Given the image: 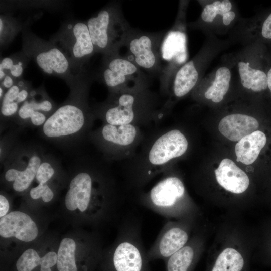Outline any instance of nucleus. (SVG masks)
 <instances>
[{
  "instance_id": "obj_16",
  "label": "nucleus",
  "mask_w": 271,
  "mask_h": 271,
  "mask_svg": "<svg viewBox=\"0 0 271 271\" xmlns=\"http://www.w3.org/2000/svg\"><path fill=\"white\" fill-rule=\"evenodd\" d=\"M215 174L219 184L230 192L240 194L248 187L249 180L247 174L229 159L222 160Z\"/></svg>"
},
{
  "instance_id": "obj_36",
  "label": "nucleus",
  "mask_w": 271,
  "mask_h": 271,
  "mask_svg": "<svg viewBox=\"0 0 271 271\" xmlns=\"http://www.w3.org/2000/svg\"><path fill=\"white\" fill-rule=\"evenodd\" d=\"M261 34L266 39H271V14L264 21L262 27Z\"/></svg>"
},
{
  "instance_id": "obj_27",
  "label": "nucleus",
  "mask_w": 271,
  "mask_h": 271,
  "mask_svg": "<svg viewBox=\"0 0 271 271\" xmlns=\"http://www.w3.org/2000/svg\"><path fill=\"white\" fill-rule=\"evenodd\" d=\"M41 258L38 252L33 248L26 249L18 258L16 263L18 271H32L41 265Z\"/></svg>"
},
{
  "instance_id": "obj_30",
  "label": "nucleus",
  "mask_w": 271,
  "mask_h": 271,
  "mask_svg": "<svg viewBox=\"0 0 271 271\" xmlns=\"http://www.w3.org/2000/svg\"><path fill=\"white\" fill-rule=\"evenodd\" d=\"M30 195L33 199L42 198L46 203L50 202L54 197V193L50 187L46 184L41 183L31 189Z\"/></svg>"
},
{
  "instance_id": "obj_8",
  "label": "nucleus",
  "mask_w": 271,
  "mask_h": 271,
  "mask_svg": "<svg viewBox=\"0 0 271 271\" xmlns=\"http://www.w3.org/2000/svg\"><path fill=\"white\" fill-rule=\"evenodd\" d=\"M23 52L33 59L45 74L66 80L75 79L72 67L65 54L51 42L46 41L33 33L24 31Z\"/></svg>"
},
{
  "instance_id": "obj_11",
  "label": "nucleus",
  "mask_w": 271,
  "mask_h": 271,
  "mask_svg": "<svg viewBox=\"0 0 271 271\" xmlns=\"http://www.w3.org/2000/svg\"><path fill=\"white\" fill-rule=\"evenodd\" d=\"M120 51L103 56L99 79L109 93L143 83H150L146 73Z\"/></svg>"
},
{
  "instance_id": "obj_42",
  "label": "nucleus",
  "mask_w": 271,
  "mask_h": 271,
  "mask_svg": "<svg viewBox=\"0 0 271 271\" xmlns=\"http://www.w3.org/2000/svg\"><path fill=\"white\" fill-rule=\"evenodd\" d=\"M3 95V89L2 86L0 88V97L2 98V96Z\"/></svg>"
},
{
  "instance_id": "obj_31",
  "label": "nucleus",
  "mask_w": 271,
  "mask_h": 271,
  "mask_svg": "<svg viewBox=\"0 0 271 271\" xmlns=\"http://www.w3.org/2000/svg\"><path fill=\"white\" fill-rule=\"evenodd\" d=\"M13 58V64L6 75H9L16 79H21L26 65V59L28 58L23 53V55L22 57H14Z\"/></svg>"
},
{
  "instance_id": "obj_33",
  "label": "nucleus",
  "mask_w": 271,
  "mask_h": 271,
  "mask_svg": "<svg viewBox=\"0 0 271 271\" xmlns=\"http://www.w3.org/2000/svg\"><path fill=\"white\" fill-rule=\"evenodd\" d=\"M57 253L49 251L42 257L40 271H52L51 268L57 264Z\"/></svg>"
},
{
  "instance_id": "obj_34",
  "label": "nucleus",
  "mask_w": 271,
  "mask_h": 271,
  "mask_svg": "<svg viewBox=\"0 0 271 271\" xmlns=\"http://www.w3.org/2000/svg\"><path fill=\"white\" fill-rule=\"evenodd\" d=\"M28 102L30 106L35 111L48 112L52 108L51 102L47 100H43L40 102H37L34 100L28 101Z\"/></svg>"
},
{
  "instance_id": "obj_26",
  "label": "nucleus",
  "mask_w": 271,
  "mask_h": 271,
  "mask_svg": "<svg viewBox=\"0 0 271 271\" xmlns=\"http://www.w3.org/2000/svg\"><path fill=\"white\" fill-rule=\"evenodd\" d=\"M232 4L228 0L216 1L213 3L207 5L201 13L202 19L206 22H212L216 15L224 14L230 11Z\"/></svg>"
},
{
  "instance_id": "obj_10",
  "label": "nucleus",
  "mask_w": 271,
  "mask_h": 271,
  "mask_svg": "<svg viewBox=\"0 0 271 271\" xmlns=\"http://www.w3.org/2000/svg\"><path fill=\"white\" fill-rule=\"evenodd\" d=\"M51 42L65 54L73 69L81 70L96 53L86 22L67 23Z\"/></svg>"
},
{
  "instance_id": "obj_38",
  "label": "nucleus",
  "mask_w": 271,
  "mask_h": 271,
  "mask_svg": "<svg viewBox=\"0 0 271 271\" xmlns=\"http://www.w3.org/2000/svg\"><path fill=\"white\" fill-rule=\"evenodd\" d=\"M16 79L14 78L13 77L9 75H6L4 78L1 81L2 86L6 88L10 89L14 85L15 82V80Z\"/></svg>"
},
{
  "instance_id": "obj_9",
  "label": "nucleus",
  "mask_w": 271,
  "mask_h": 271,
  "mask_svg": "<svg viewBox=\"0 0 271 271\" xmlns=\"http://www.w3.org/2000/svg\"><path fill=\"white\" fill-rule=\"evenodd\" d=\"M145 134L142 128L137 125L105 123L95 138L108 157L124 162L135 155Z\"/></svg>"
},
{
  "instance_id": "obj_28",
  "label": "nucleus",
  "mask_w": 271,
  "mask_h": 271,
  "mask_svg": "<svg viewBox=\"0 0 271 271\" xmlns=\"http://www.w3.org/2000/svg\"><path fill=\"white\" fill-rule=\"evenodd\" d=\"M19 26L14 19L1 16L0 39L1 46L11 41L19 30Z\"/></svg>"
},
{
  "instance_id": "obj_14",
  "label": "nucleus",
  "mask_w": 271,
  "mask_h": 271,
  "mask_svg": "<svg viewBox=\"0 0 271 271\" xmlns=\"http://www.w3.org/2000/svg\"><path fill=\"white\" fill-rule=\"evenodd\" d=\"M38 235L37 224L23 212L12 211L0 219V236L2 238H15L29 242L34 240Z\"/></svg>"
},
{
  "instance_id": "obj_35",
  "label": "nucleus",
  "mask_w": 271,
  "mask_h": 271,
  "mask_svg": "<svg viewBox=\"0 0 271 271\" xmlns=\"http://www.w3.org/2000/svg\"><path fill=\"white\" fill-rule=\"evenodd\" d=\"M18 109V103L2 104L1 113L6 116H9L14 114Z\"/></svg>"
},
{
  "instance_id": "obj_23",
  "label": "nucleus",
  "mask_w": 271,
  "mask_h": 271,
  "mask_svg": "<svg viewBox=\"0 0 271 271\" xmlns=\"http://www.w3.org/2000/svg\"><path fill=\"white\" fill-rule=\"evenodd\" d=\"M244 267L242 255L235 249L227 248L218 255L210 271H243Z\"/></svg>"
},
{
  "instance_id": "obj_24",
  "label": "nucleus",
  "mask_w": 271,
  "mask_h": 271,
  "mask_svg": "<svg viewBox=\"0 0 271 271\" xmlns=\"http://www.w3.org/2000/svg\"><path fill=\"white\" fill-rule=\"evenodd\" d=\"M231 77L230 71L227 67L218 68L212 85L204 93L205 97L215 103L221 101L229 89Z\"/></svg>"
},
{
  "instance_id": "obj_39",
  "label": "nucleus",
  "mask_w": 271,
  "mask_h": 271,
  "mask_svg": "<svg viewBox=\"0 0 271 271\" xmlns=\"http://www.w3.org/2000/svg\"><path fill=\"white\" fill-rule=\"evenodd\" d=\"M235 13L233 11H229L222 16L223 23L225 25H228L234 19Z\"/></svg>"
},
{
  "instance_id": "obj_37",
  "label": "nucleus",
  "mask_w": 271,
  "mask_h": 271,
  "mask_svg": "<svg viewBox=\"0 0 271 271\" xmlns=\"http://www.w3.org/2000/svg\"><path fill=\"white\" fill-rule=\"evenodd\" d=\"M10 204L7 199L3 195H0V217L8 214L9 210Z\"/></svg>"
},
{
  "instance_id": "obj_12",
  "label": "nucleus",
  "mask_w": 271,
  "mask_h": 271,
  "mask_svg": "<svg viewBox=\"0 0 271 271\" xmlns=\"http://www.w3.org/2000/svg\"><path fill=\"white\" fill-rule=\"evenodd\" d=\"M181 224L165 223L151 247L147 251L149 262L157 259L164 261L184 246L188 241V233Z\"/></svg>"
},
{
  "instance_id": "obj_40",
  "label": "nucleus",
  "mask_w": 271,
  "mask_h": 271,
  "mask_svg": "<svg viewBox=\"0 0 271 271\" xmlns=\"http://www.w3.org/2000/svg\"><path fill=\"white\" fill-rule=\"evenodd\" d=\"M28 96V91L25 89H22L20 90L16 102L18 103H20L23 102H25Z\"/></svg>"
},
{
  "instance_id": "obj_32",
  "label": "nucleus",
  "mask_w": 271,
  "mask_h": 271,
  "mask_svg": "<svg viewBox=\"0 0 271 271\" xmlns=\"http://www.w3.org/2000/svg\"><path fill=\"white\" fill-rule=\"evenodd\" d=\"M54 170L47 162L41 163L36 175V178L39 184H46L53 176Z\"/></svg>"
},
{
  "instance_id": "obj_3",
  "label": "nucleus",
  "mask_w": 271,
  "mask_h": 271,
  "mask_svg": "<svg viewBox=\"0 0 271 271\" xmlns=\"http://www.w3.org/2000/svg\"><path fill=\"white\" fill-rule=\"evenodd\" d=\"M143 83L109 93L107 100L97 107L96 114L106 123L120 125L132 124L151 127L167 114L166 100Z\"/></svg>"
},
{
  "instance_id": "obj_2",
  "label": "nucleus",
  "mask_w": 271,
  "mask_h": 271,
  "mask_svg": "<svg viewBox=\"0 0 271 271\" xmlns=\"http://www.w3.org/2000/svg\"><path fill=\"white\" fill-rule=\"evenodd\" d=\"M125 191L111 175L91 169L79 173L71 180L65 205L69 211L83 214L88 222L98 224L116 218Z\"/></svg>"
},
{
  "instance_id": "obj_18",
  "label": "nucleus",
  "mask_w": 271,
  "mask_h": 271,
  "mask_svg": "<svg viewBox=\"0 0 271 271\" xmlns=\"http://www.w3.org/2000/svg\"><path fill=\"white\" fill-rule=\"evenodd\" d=\"M266 143L265 134L256 130L239 140L235 145L236 161L245 165L253 163Z\"/></svg>"
},
{
  "instance_id": "obj_4",
  "label": "nucleus",
  "mask_w": 271,
  "mask_h": 271,
  "mask_svg": "<svg viewBox=\"0 0 271 271\" xmlns=\"http://www.w3.org/2000/svg\"><path fill=\"white\" fill-rule=\"evenodd\" d=\"M142 228V218L134 212L122 216L115 241L106 254L110 271H151Z\"/></svg>"
},
{
  "instance_id": "obj_1",
  "label": "nucleus",
  "mask_w": 271,
  "mask_h": 271,
  "mask_svg": "<svg viewBox=\"0 0 271 271\" xmlns=\"http://www.w3.org/2000/svg\"><path fill=\"white\" fill-rule=\"evenodd\" d=\"M189 143L176 128L154 129L145 134L135 155L122 162L123 183L126 190L138 193L156 176L170 168L175 159L184 155Z\"/></svg>"
},
{
  "instance_id": "obj_41",
  "label": "nucleus",
  "mask_w": 271,
  "mask_h": 271,
  "mask_svg": "<svg viewBox=\"0 0 271 271\" xmlns=\"http://www.w3.org/2000/svg\"><path fill=\"white\" fill-rule=\"evenodd\" d=\"M267 87L269 88L271 92V68L268 71L267 74Z\"/></svg>"
},
{
  "instance_id": "obj_21",
  "label": "nucleus",
  "mask_w": 271,
  "mask_h": 271,
  "mask_svg": "<svg viewBox=\"0 0 271 271\" xmlns=\"http://www.w3.org/2000/svg\"><path fill=\"white\" fill-rule=\"evenodd\" d=\"M241 83L243 87L254 92H260L267 87V75L262 71L252 68L249 63L238 64Z\"/></svg>"
},
{
  "instance_id": "obj_20",
  "label": "nucleus",
  "mask_w": 271,
  "mask_h": 271,
  "mask_svg": "<svg viewBox=\"0 0 271 271\" xmlns=\"http://www.w3.org/2000/svg\"><path fill=\"white\" fill-rule=\"evenodd\" d=\"M41 164V159L37 156H32L27 167L23 171L10 169L5 173L7 181L14 182L13 188L17 192H21L26 190L30 185Z\"/></svg>"
},
{
  "instance_id": "obj_7",
  "label": "nucleus",
  "mask_w": 271,
  "mask_h": 271,
  "mask_svg": "<svg viewBox=\"0 0 271 271\" xmlns=\"http://www.w3.org/2000/svg\"><path fill=\"white\" fill-rule=\"evenodd\" d=\"M165 35L163 31L147 32L131 27L123 46L127 49V57L148 74L160 77L162 71L161 46Z\"/></svg>"
},
{
  "instance_id": "obj_19",
  "label": "nucleus",
  "mask_w": 271,
  "mask_h": 271,
  "mask_svg": "<svg viewBox=\"0 0 271 271\" xmlns=\"http://www.w3.org/2000/svg\"><path fill=\"white\" fill-rule=\"evenodd\" d=\"M199 72L195 62L191 60L185 63L176 73L172 86L173 95L182 98L187 95L196 85Z\"/></svg>"
},
{
  "instance_id": "obj_15",
  "label": "nucleus",
  "mask_w": 271,
  "mask_h": 271,
  "mask_svg": "<svg viewBox=\"0 0 271 271\" xmlns=\"http://www.w3.org/2000/svg\"><path fill=\"white\" fill-rule=\"evenodd\" d=\"M186 36L185 33L179 30H171L165 35L161 46L163 67L160 80L163 79L173 63L182 64L186 62L188 57Z\"/></svg>"
},
{
  "instance_id": "obj_13",
  "label": "nucleus",
  "mask_w": 271,
  "mask_h": 271,
  "mask_svg": "<svg viewBox=\"0 0 271 271\" xmlns=\"http://www.w3.org/2000/svg\"><path fill=\"white\" fill-rule=\"evenodd\" d=\"M85 122L83 109L67 104L59 107L45 121L43 130L48 137H59L75 133L82 129Z\"/></svg>"
},
{
  "instance_id": "obj_29",
  "label": "nucleus",
  "mask_w": 271,
  "mask_h": 271,
  "mask_svg": "<svg viewBox=\"0 0 271 271\" xmlns=\"http://www.w3.org/2000/svg\"><path fill=\"white\" fill-rule=\"evenodd\" d=\"M18 114L22 119L30 118L32 123L36 126L42 124L46 120L45 115L40 111L34 110L27 101H25L21 105L19 109Z\"/></svg>"
},
{
  "instance_id": "obj_25",
  "label": "nucleus",
  "mask_w": 271,
  "mask_h": 271,
  "mask_svg": "<svg viewBox=\"0 0 271 271\" xmlns=\"http://www.w3.org/2000/svg\"><path fill=\"white\" fill-rule=\"evenodd\" d=\"M76 249L74 239L65 237L61 240L57 252L58 271H77L75 259Z\"/></svg>"
},
{
  "instance_id": "obj_17",
  "label": "nucleus",
  "mask_w": 271,
  "mask_h": 271,
  "mask_svg": "<svg viewBox=\"0 0 271 271\" xmlns=\"http://www.w3.org/2000/svg\"><path fill=\"white\" fill-rule=\"evenodd\" d=\"M258 126V121L253 117L245 114H233L221 120L218 129L228 139L236 142L256 131Z\"/></svg>"
},
{
  "instance_id": "obj_6",
  "label": "nucleus",
  "mask_w": 271,
  "mask_h": 271,
  "mask_svg": "<svg viewBox=\"0 0 271 271\" xmlns=\"http://www.w3.org/2000/svg\"><path fill=\"white\" fill-rule=\"evenodd\" d=\"M186 190L181 179L171 174L170 168L150 190L137 193L138 203L166 218L176 215L185 199Z\"/></svg>"
},
{
  "instance_id": "obj_22",
  "label": "nucleus",
  "mask_w": 271,
  "mask_h": 271,
  "mask_svg": "<svg viewBox=\"0 0 271 271\" xmlns=\"http://www.w3.org/2000/svg\"><path fill=\"white\" fill-rule=\"evenodd\" d=\"M196 258L197 254L193 246L186 244L164 260L166 271H191Z\"/></svg>"
},
{
  "instance_id": "obj_5",
  "label": "nucleus",
  "mask_w": 271,
  "mask_h": 271,
  "mask_svg": "<svg viewBox=\"0 0 271 271\" xmlns=\"http://www.w3.org/2000/svg\"><path fill=\"white\" fill-rule=\"evenodd\" d=\"M96 53L106 55L120 51L131 27L125 19L121 3L104 7L86 22Z\"/></svg>"
}]
</instances>
